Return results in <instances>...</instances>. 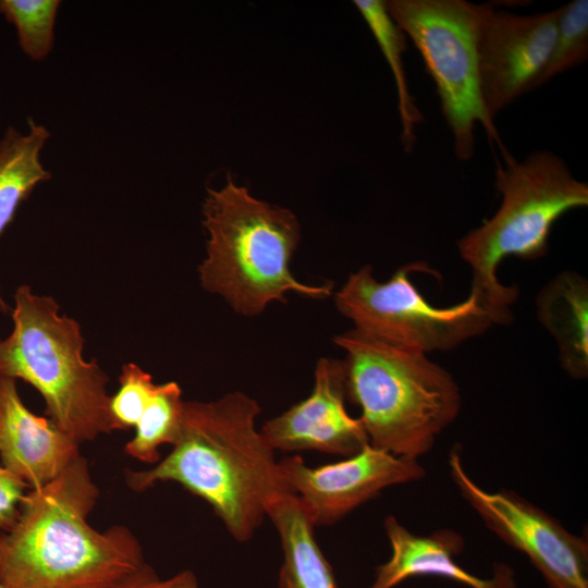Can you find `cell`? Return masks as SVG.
<instances>
[{"mask_svg": "<svg viewBox=\"0 0 588 588\" xmlns=\"http://www.w3.org/2000/svg\"><path fill=\"white\" fill-rule=\"evenodd\" d=\"M98 497L82 456L26 492L15 522L0 532L2 586L124 588L157 575L130 530L114 526L100 532L88 524Z\"/></svg>", "mask_w": 588, "mask_h": 588, "instance_id": "1", "label": "cell"}, {"mask_svg": "<svg viewBox=\"0 0 588 588\" xmlns=\"http://www.w3.org/2000/svg\"><path fill=\"white\" fill-rule=\"evenodd\" d=\"M260 412L240 391L211 402L184 401L172 451L150 469L127 470V485L144 491L175 481L204 499L235 540L248 541L270 504L291 492L274 450L256 429Z\"/></svg>", "mask_w": 588, "mask_h": 588, "instance_id": "2", "label": "cell"}, {"mask_svg": "<svg viewBox=\"0 0 588 588\" xmlns=\"http://www.w3.org/2000/svg\"><path fill=\"white\" fill-rule=\"evenodd\" d=\"M334 343L345 353L347 399L360 408L369 444L412 460L428 453L461 412L454 377L422 352L355 328Z\"/></svg>", "mask_w": 588, "mask_h": 588, "instance_id": "3", "label": "cell"}, {"mask_svg": "<svg viewBox=\"0 0 588 588\" xmlns=\"http://www.w3.org/2000/svg\"><path fill=\"white\" fill-rule=\"evenodd\" d=\"M203 224L208 241L200 284L237 314L257 316L273 302L285 303L290 292L316 299L332 294V284H305L290 270L301 240L296 216L255 198L230 176L222 187L207 189Z\"/></svg>", "mask_w": 588, "mask_h": 588, "instance_id": "4", "label": "cell"}, {"mask_svg": "<svg viewBox=\"0 0 588 588\" xmlns=\"http://www.w3.org/2000/svg\"><path fill=\"white\" fill-rule=\"evenodd\" d=\"M500 151L503 161L497 160L494 177L500 207L456 245L470 268L469 293L493 310L512 314L518 290L499 280L500 264L511 256L524 260L546 256L553 224L568 211L588 206V184L552 151H534L520 161L505 146Z\"/></svg>", "mask_w": 588, "mask_h": 588, "instance_id": "5", "label": "cell"}, {"mask_svg": "<svg viewBox=\"0 0 588 588\" xmlns=\"http://www.w3.org/2000/svg\"><path fill=\"white\" fill-rule=\"evenodd\" d=\"M59 309L51 296L37 295L28 285L16 289L13 329L0 338V376L33 385L48 418L81 443L113 430L109 378L96 360L84 359L81 326Z\"/></svg>", "mask_w": 588, "mask_h": 588, "instance_id": "6", "label": "cell"}, {"mask_svg": "<svg viewBox=\"0 0 588 588\" xmlns=\"http://www.w3.org/2000/svg\"><path fill=\"white\" fill-rule=\"evenodd\" d=\"M385 7L415 45L434 82L456 157L461 161L473 158L477 124L491 144L503 148L479 91L476 34L481 4L465 0H390Z\"/></svg>", "mask_w": 588, "mask_h": 588, "instance_id": "7", "label": "cell"}, {"mask_svg": "<svg viewBox=\"0 0 588 588\" xmlns=\"http://www.w3.org/2000/svg\"><path fill=\"white\" fill-rule=\"evenodd\" d=\"M421 270H427L426 265L408 264L379 282L372 267L364 266L335 293V306L355 329L425 354L453 350L512 320L511 314L491 309L473 293L453 306L431 305L411 280L413 272Z\"/></svg>", "mask_w": 588, "mask_h": 588, "instance_id": "8", "label": "cell"}, {"mask_svg": "<svg viewBox=\"0 0 588 588\" xmlns=\"http://www.w3.org/2000/svg\"><path fill=\"white\" fill-rule=\"evenodd\" d=\"M452 481L483 524L503 542L522 552L547 588H588V541L516 492L487 491L464 468L461 454H449Z\"/></svg>", "mask_w": 588, "mask_h": 588, "instance_id": "9", "label": "cell"}, {"mask_svg": "<svg viewBox=\"0 0 588 588\" xmlns=\"http://www.w3.org/2000/svg\"><path fill=\"white\" fill-rule=\"evenodd\" d=\"M558 9L517 14L482 3L476 34L479 91L488 117L537 88L552 51Z\"/></svg>", "mask_w": 588, "mask_h": 588, "instance_id": "10", "label": "cell"}, {"mask_svg": "<svg viewBox=\"0 0 588 588\" xmlns=\"http://www.w3.org/2000/svg\"><path fill=\"white\" fill-rule=\"evenodd\" d=\"M279 466L315 527L332 525L383 490L426 476L418 460L395 456L370 444L333 464L309 467L294 455L279 461Z\"/></svg>", "mask_w": 588, "mask_h": 588, "instance_id": "11", "label": "cell"}, {"mask_svg": "<svg viewBox=\"0 0 588 588\" xmlns=\"http://www.w3.org/2000/svg\"><path fill=\"white\" fill-rule=\"evenodd\" d=\"M346 377L343 360L323 357L315 368L311 393L260 430L275 451L315 450L350 457L369 444L359 418L345 408Z\"/></svg>", "mask_w": 588, "mask_h": 588, "instance_id": "12", "label": "cell"}, {"mask_svg": "<svg viewBox=\"0 0 588 588\" xmlns=\"http://www.w3.org/2000/svg\"><path fill=\"white\" fill-rule=\"evenodd\" d=\"M79 455L78 443L50 418L32 413L14 379L0 376V460L28 488L57 478Z\"/></svg>", "mask_w": 588, "mask_h": 588, "instance_id": "13", "label": "cell"}, {"mask_svg": "<svg viewBox=\"0 0 588 588\" xmlns=\"http://www.w3.org/2000/svg\"><path fill=\"white\" fill-rule=\"evenodd\" d=\"M383 527L391 555L377 567L369 588H395L404 580L418 576L442 577L467 588H516L514 573L506 565H498L489 578L464 569L456 562L464 549V539L455 530L440 529L428 536L415 535L393 515L384 518Z\"/></svg>", "mask_w": 588, "mask_h": 588, "instance_id": "14", "label": "cell"}, {"mask_svg": "<svg viewBox=\"0 0 588 588\" xmlns=\"http://www.w3.org/2000/svg\"><path fill=\"white\" fill-rule=\"evenodd\" d=\"M538 321L558 347L561 367L574 380L588 376V282L576 271L553 277L536 297Z\"/></svg>", "mask_w": 588, "mask_h": 588, "instance_id": "15", "label": "cell"}, {"mask_svg": "<svg viewBox=\"0 0 588 588\" xmlns=\"http://www.w3.org/2000/svg\"><path fill=\"white\" fill-rule=\"evenodd\" d=\"M283 552L278 588H338L332 567L319 548L314 528L297 497L277 498L267 511Z\"/></svg>", "mask_w": 588, "mask_h": 588, "instance_id": "16", "label": "cell"}, {"mask_svg": "<svg viewBox=\"0 0 588 588\" xmlns=\"http://www.w3.org/2000/svg\"><path fill=\"white\" fill-rule=\"evenodd\" d=\"M27 124L24 133L9 126L0 139V235L34 188L51 179L40 158L50 132L32 118L27 119ZM8 310L0 289V311L7 314Z\"/></svg>", "mask_w": 588, "mask_h": 588, "instance_id": "17", "label": "cell"}, {"mask_svg": "<svg viewBox=\"0 0 588 588\" xmlns=\"http://www.w3.org/2000/svg\"><path fill=\"white\" fill-rule=\"evenodd\" d=\"M354 5L368 25L383 53L395 82L397 109L402 123L401 139L406 151H411L415 140V126L424 117L409 93L403 63L406 50V35L390 16L385 1L355 0Z\"/></svg>", "mask_w": 588, "mask_h": 588, "instance_id": "18", "label": "cell"}, {"mask_svg": "<svg viewBox=\"0 0 588 588\" xmlns=\"http://www.w3.org/2000/svg\"><path fill=\"white\" fill-rule=\"evenodd\" d=\"M184 401L182 390L174 382L157 384L136 426L135 436L125 452L145 463H157L159 446L173 444L177 438Z\"/></svg>", "mask_w": 588, "mask_h": 588, "instance_id": "19", "label": "cell"}, {"mask_svg": "<svg viewBox=\"0 0 588 588\" xmlns=\"http://www.w3.org/2000/svg\"><path fill=\"white\" fill-rule=\"evenodd\" d=\"M59 0H0V14L14 26L23 53L42 61L54 46V27Z\"/></svg>", "mask_w": 588, "mask_h": 588, "instance_id": "20", "label": "cell"}, {"mask_svg": "<svg viewBox=\"0 0 588 588\" xmlns=\"http://www.w3.org/2000/svg\"><path fill=\"white\" fill-rule=\"evenodd\" d=\"M588 58V1L573 0L558 9L556 35L537 88Z\"/></svg>", "mask_w": 588, "mask_h": 588, "instance_id": "21", "label": "cell"}, {"mask_svg": "<svg viewBox=\"0 0 588 588\" xmlns=\"http://www.w3.org/2000/svg\"><path fill=\"white\" fill-rule=\"evenodd\" d=\"M119 382L109 401L113 430L135 427L157 387L152 377L133 363L123 365Z\"/></svg>", "mask_w": 588, "mask_h": 588, "instance_id": "22", "label": "cell"}, {"mask_svg": "<svg viewBox=\"0 0 588 588\" xmlns=\"http://www.w3.org/2000/svg\"><path fill=\"white\" fill-rule=\"evenodd\" d=\"M28 486L0 464V532L15 522Z\"/></svg>", "mask_w": 588, "mask_h": 588, "instance_id": "23", "label": "cell"}, {"mask_svg": "<svg viewBox=\"0 0 588 588\" xmlns=\"http://www.w3.org/2000/svg\"><path fill=\"white\" fill-rule=\"evenodd\" d=\"M124 588H199L196 575L192 571H183L160 580L157 575L139 579Z\"/></svg>", "mask_w": 588, "mask_h": 588, "instance_id": "24", "label": "cell"}, {"mask_svg": "<svg viewBox=\"0 0 588 588\" xmlns=\"http://www.w3.org/2000/svg\"><path fill=\"white\" fill-rule=\"evenodd\" d=\"M0 588H4L1 583H0Z\"/></svg>", "mask_w": 588, "mask_h": 588, "instance_id": "25", "label": "cell"}]
</instances>
